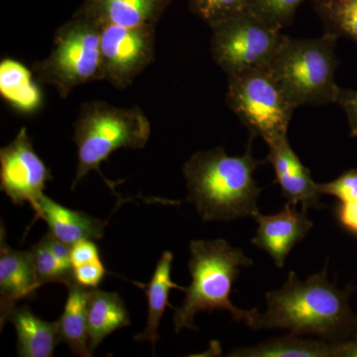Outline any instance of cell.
Returning <instances> with one entry per match:
<instances>
[{
	"label": "cell",
	"instance_id": "21",
	"mask_svg": "<svg viewBox=\"0 0 357 357\" xmlns=\"http://www.w3.org/2000/svg\"><path fill=\"white\" fill-rule=\"evenodd\" d=\"M291 335L260 344L236 347L231 357H333V342Z\"/></svg>",
	"mask_w": 357,
	"mask_h": 357
},
{
	"label": "cell",
	"instance_id": "26",
	"mask_svg": "<svg viewBox=\"0 0 357 357\" xmlns=\"http://www.w3.org/2000/svg\"><path fill=\"white\" fill-rule=\"evenodd\" d=\"M321 196H332L340 203L354 201L357 199V169L345 171L335 180L319 184Z\"/></svg>",
	"mask_w": 357,
	"mask_h": 357
},
{
	"label": "cell",
	"instance_id": "23",
	"mask_svg": "<svg viewBox=\"0 0 357 357\" xmlns=\"http://www.w3.org/2000/svg\"><path fill=\"white\" fill-rule=\"evenodd\" d=\"M35 271L40 286L48 283H60L69 286L75 283L74 271L67 269L61 264L49 245L46 236L30 249Z\"/></svg>",
	"mask_w": 357,
	"mask_h": 357
},
{
	"label": "cell",
	"instance_id": "5",
	"mask_svg": "<svg viewBox=\"0 0 357 357\" xmlns=\"http://www.w3.org/2000/svg\"><path fill=\"white\" fill-rule=\"evenodd\" d=\"M337 39L328 33L316 39L284 37L268 67L296 107L337 103Z\"/></svg>",
	"mask_w": 357,
	"mask_h": 357
},
{
	"label": "cell",
	"instance_id": "14",
	"mask_svg": "<svg viewBox=\"0 0 357 357\" xmlns=\"http://www.w3.org/2000/svg\"><path fill=\"white\" fill-rule=\"evenodd\" d=\"M172 0H84L77 10L100 25L156 26Z\"/></svg>",
	"mask_w": 357,
	"mask_h": 357
},
{
	"label": "cell",
	"instance_id": "15",
	"mask_svg": "<svg viewBox=\"0 0 357 357\" xmlns=\"http://www.w3.org/2000/svg\"><path fill=\"white\" fill-rule=\"evenodd\" d=\"M35 220L42 218L59 241L69 244L89 239L98 241L105 234L107 222L93 218L83 211L70 210L61 206L44 195L34 208Z\"/></svg>",
	"mask_w": 357,
	"mask_h": 357
},
{
	"label": "cell",
	"instance_id": "2",
	"mask_svg": "<svg viewBox=\"0 0 357 357\" xmlns=\"http://www.w3.org/2000/svg\"><path fill=\"white\" fill-rule=\"evenodd\" d=\"M263 164L253 157L251 140L239 156H230L222 147L196 152L183 168L187 201L195 204L204 222L255 218L262 192L255 173Z\"/></svg>",
	"mask_w": 357,
	"mask_h": 357
},
{
	"label": "cell",
	"instance_id": "9",
	"mask_svg": "<svg viewBox=\"0 0 357 357\" xmlns=\"http://www.w3.org/2000/svg\"><path fill=\"white\" fill-rule=\"evenodd\" d=\"M156 26L100 25L105 81L128 89L155 58Z\"/></svg>",
	"mask_w": 357,
	"mask_h": 357
},
{
	"label": "cell",
	"instance_id": "13",
	"mask_svg": "<svg viewBox=\"0 0 357 357\" xmlns=\"http://www.w3.org/2000/svg\"><path fill=\"white\" fill-rule=\"evenodd\" d=\"M41 287L30 250L20 251L9 248L6 229L0 234V325L3 328L20 301L34 296Z\"/></svg>",
	"mask_w": 357,
	"mask_h": 357
},
{
	"label": "cell",
	"instance_id": "10",
	"mask_svg": "<svg viewBox=\"0 0 357 357\" xmlns=\"http://www.w3.org/2000/svg\"><path fill=\"white\" fill-rule=\"evenodd\" d=\"M52 178L25 128L18 131L13 142L0 149V189L14 204L28 203L34 210Z\"/></svg>",
	"mask_w": 357,
	"mask_h": 357
},
{
	"label": "cell",
	"instance_id": "8",
	"mask_svg": "<svg viewBox=\"0 0 357 357\" xmlns=\"http://www.w3.org/2000/svg\"><path fill=\"white\" fill-rule=\"evenodd\" d=\"M211 53L227 75L268 67L285 35L249 10L211 28Z\"/></svg>",
	"mask_w": 357,
	"mask_h": 357
},
{
	"label": "cell",
	"instance_id": "1",
	"mask_svg": "<svg viewBox=\"0 0 357 357\" xmlns=\"http://www.w3.org/2000/svg\"><path fill=\"white\" fill-rule=\"evenodd\" d=\"M328 266L306 280L294 271L280 289L265 296L267 309H256L248 328L252 331L285 330L340 342L357 332V314L352 311L351 287L340 290L328 279Z\"/></svg>",
	"mask_w": 357,
	"mask_h": 357
},
{
	"label": "cell",
	"instance_id": "16",
	"mask_svg": "<svg viewBox=\"0 0 357 357\" xmlns=\"http://www.w3.org/2000/svg\"><path fill=\"white\" fill-rule=\"evenodd\" d=\"M10 321L17 333L18 356L50 357L62 342L58 321L48 323L35 316L27 306H17L11 312Z\"/></svg>",
	"mask_w": 357,
	"mask_h": 357
},
{
	"label": "cell",
	"instance_id": "27",
	"mask_svg": "<svg viewBox=\"0 0 357 357\" xmlns=\"http://www.w3.org/2000/svg\"><path fill=\"white\" fill-rule=\"evenodd\" d=\"M105 275L107 270L100 259L74 268L75 281L86 288L98 287Z\"/></svg>",
	"mask_w": 357,
	"mask_h": 357
},
{
	"label": "cell",
	"instance_id": "6",
	"mask_svg": "<svg viewBox=\"0 0 357 357\" xmlns=\"http://www.w3.org/2000/svg\"><path fill=\"white\" fill-rule=\"evenodd\" d=\"M32 72L38 83L53 86L63 98L84 84L105 81L100 25L75 13L58 28L50 54L35 63Z\"/></svg>",
	"mask_w": 357,
	"mask_h": 357
},
{
	"label": "cell",
	"instance_id": "28",
	"mask_svg": "<svg viewBox=\"0 0 357 357\" xmlns=\"http://www.w3.org/2000/svg\"><path fill=\"white\" fill-rule=\"evenodd\" d=\"M100 259V249L93 241L84 239L70 246V260L74 268Z\"/></svg>",
	"mask_w": 357,
	"mask_h": 357
},
{
	"label": "cell",
	"instance_id": "29",
	"mask_svg": "<svg viewBox=\"0 0 357 357\" xmlns=\"http://www.w3.org/2000/svg\"><path fill=\"white\" fill-rule=\"evenodd\" d=\"M337 105L344 110L352 137L357 138V91L342 89Z\"/></svg>",
	"mask_w": 357,
	"mask_h": 357
},
{
	"label": "cell",
	"instance_id": "20",
	"mask_svg": "<svg viewBox=\"0 0 357 357\" xmlns=\"http://www.w3.org/2000/svg\"><path fill=\"white\" fill-rule=\"evenodd\" d=\"M67 302L64 312L58 321L61 340L69 347L73 354L89 357L93 356L89 347L88 316L89 288L79 285L77 282L68 286Z\"/></svg>",
	"mask_w": 357,
	"mask_h": 357
},
{
	"label": "cell",
	"instance_id": "12",
	"mask_svg": "<svg viewBox=\"0 0 357 357\" xmlns=\"http://www.w3.org/2000/svg\"><path fill=\"white\" fill-rule=\"evenodd\" d=\"M266 162L273 168L275 182L288 204H300L305 211L323 208L319 184L294 151L288 137L268 144Z\"/></svg>",
	"mask_w": 357,
	"mask_h": 357
},
{
	"label": "cell",
	"instance_id": "32",
	"mask_svg": "<svg viewBox=\"0 0 357 357\" xmlns=\"http://www.w3.org/2000/svg\"><path fill=\"white\" fill-rule=\"evenodd\" d=\"M356 289H357V287H356Z\"/></svg>",
	"mask_w": 357,
	"mask_h": 357
},
{
	"label": "cell",
	"instance_id": "4",
	"mask_svg": "<svg viewBox=\"0 0 357 357\" xmlns=\"http://www.w3.org/2000/svg\"><path fill=\"white\" fill-rule=\"evenodd\" d=\"M150 134L151 124L140 107H115L102 100L84 103L75 122L77 165L72 189L96 171L114 190L115 183L105 178L100 165L117 150L144 147Z\"/></svg>",
	"mask_w": 357,
	"mask_h": 357
},
{
	"label": "cell",
	"instance_id": "18",
	"mask_svg": "<svg viewBox=\"0 0 357 357\" xmlns=\"http://www.w3.org/2000/svg\"><path fill=\"white\" fill-rule=\"evenodd\" d=\"M174 255L170 251H165L157 263L153 276L148 284L135 283L146 294L148 317L144 332L136 335L135 340H148L156 344L159 340L158 326L167 307H175L169 303V294L173 289L184 291L185 288L178 286L172 280V263Z\"/></svg>",
	"mask_w": 357,
	"mask_h": 357
},
{
	"label": "cell",
	"instance_id": "7",
	"mask_svg": "<svg viewBox=\"0 0 357 357\" xmlns=\"http://www.w3.org/2000/svg\"><path fill=\"white\" fill-rule=\"evenodd\" d=\"M227 81V105L251 137H260L267 145L288 137L297 107L269 67L229 75Z\"/></svg>",
	"mask_w": 357,
	"mask_h": 357
},
{
	"label": "cell",
	"instance_id": "19",
	"mask_svg": "<svg viewBox=\"0 0 357 357\" xmlns=\"http://www.w3.org/2000/svg\"><path fill=\"white\" fill-rule=\"evenodd\" d=\"M0 93L20 114H34L43 102L33 72L13 59L0 63Z\"/></svg>",
	"mask_w": 357,
	"mask_h": 357
},
{
	"label": "cell",
	"instance_id": "17",
	"mask_svg": "<svg viewBox=\"0 0 357 357\" xmlns=\"http://www.w3.org/2000/svg\"><path fill=\"white\" fill-rule=\"evenodd\" d=\"M89 347L93 352L110 333L130 326L128 309L117 293L89 289L86 302Z\"/></svg>",
	"mask_w": 357,
	"mask_h": 357
},
{
	"label": "cell",
	"instance_id": "31",
	"mask_svg": "<svg viewBox=\"0 0 357 357\" xmlns=\"http://www.w3.org/2000/svg\"><path fill=\"white\" fill-rule=\"evenodd\" d=\"M333 357H357V332L349 340L333 342Z\"/></svg>",
	"mask_w": 357,
	"mask_h": 357
},
{
	"label": "cell",
	"instance_id": "24",
	"mask_svg": "<svg viewBox=\"0 0 357 357\" xmlns=\"http://www.w3.org/2000/svg\"><path fill=\"white\" fill-rule=\"evenodd\" d=\"M306 0H249L248 10L274 27L292 24L298 8Z\"/></svg>",
	"mask_w": 357,
	"mask_h": 357
},
{
	"label": "cell",
	"instance_id": "22",
	"mask_svg": "<svg viewBox=\"0 0 357 357\" xmlns=\"http://www.w3.org/2000/svg\"><path fill=\"white\" fill-rule=\"evenodd\" d=\"M325 33L347 38L357 47V0H312Z\"/></svg>",
	"mask_w": 357,
	"mask_h": 357
},
{
	"label": "cell",
	"instance_id": "25",
	"mask_svg": "<svg viewBox=\"0 0 357 357\" xmlns=\"http://www.w3.org/2000/svg\"><path fill=\"white\" fill-rule=\"evenodd\" d=\"M190 9L213 27L218 23L248 10L249 0H188Z\"/></svg>",
	"mask_w": 357,
	"mask_h": 357
},
{
	"label": "cell",
	"instance_id": "11",
	"mask_svg": "<svg viewBox=\"0 0 357 357\" xmlns=\"http://www.w3.org/2000/svg\"><path fill=\"white\" fill-rule=\"evenodd\" d=\"M307 211L303 208L298 211L297 206L288 203L275 215H265L259 211L253 218L258 227L251 243L265 251L273 260L275 266L285 267L291 251L306 238L314 227Z\"/></svg>",
	"mask_w": 357,
	"mask_h": 357
},
{
	"label": "cell",
	"instance_id": "30",
	"mask_svg": "<svg viewBox=\"0 0 357 357\" xmlns=\"http://www.w3.org/2000/svg\"><path fill=\"white\" fill-rule=\"evenodd\" d=\"M335 217L340 227L357 236V199L337 204Z\"/></svg>",
	"mask_w": 357,
	"mask_h": 357
},
{
	"label": "cell",
	"instance_id": "3",
	"mask_svg": "<svg viewBox=\"0 0 357 357\" xmlns=\"http://www.w3.org/2000/svg\"><path fill=\"white\" fill-rule=\"evenodd\" d=\"M189 248L191 259L188 267L192 283L185 288L182 306L175 307L173 321L176 333L184 328L198 330L195 326L197 314L215 310H225L237 323L248 325L256 307L239 309L230 301V293L241 268L252 266V259L225 239L192 241Z\"/></svg>",
	"mask_w": 357,
	"mask_h": 357
}]
</instances>
